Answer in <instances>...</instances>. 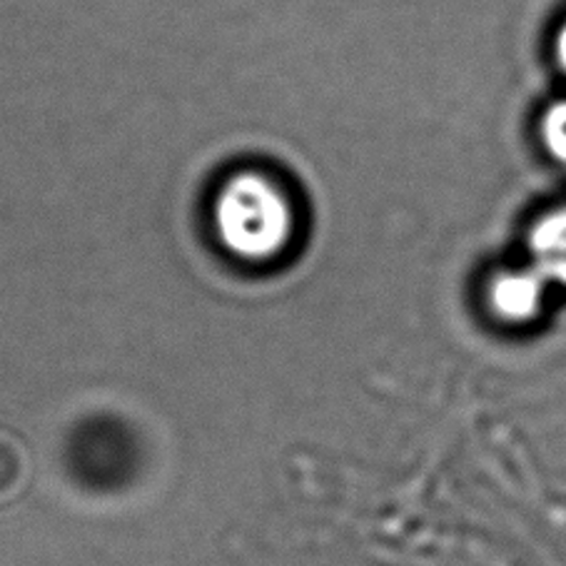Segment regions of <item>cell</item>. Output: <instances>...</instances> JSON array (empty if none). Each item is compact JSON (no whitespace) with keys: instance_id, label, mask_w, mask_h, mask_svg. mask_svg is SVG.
Listing matches in <instances>:
<instances>
[{"instance_id":"obj_1","label":"cell","mask_w":566,"mask_h":566,"mask_svg":"<svg viewBox=\"0 0 566 566\" xmlns=\"http://www.w3.org/2000/svg\"><path fill=\"white\" fill-rule=\"evenodd\" d=\"M290 208L270 182L245 178L222 195L220 224L235 250L265 255L282 248L290 230Z\"/></svg>"},{"instance_id":"obj_2","label":"cell","mask_w":566,"mask_h":566,"mask_svg":"<svg viewBox=\"0 0 566 566\" xmlns=\"http://www.w3.org/2000/svg\"><path fill=\"white\" fill-rule=\"evenodd\" d=\"M546 280L532 265L496 272L486 282V307L504 325H526L542 315Z\"/></svg>"},{"instance_id":"obj_3","label":"cell","mask_w":566,"mask_h":566,"mask_svg":"<svg viewBox=\"0 0 566 566\" xmlns=\"http://www.w3.org/2000/svg\"><path fill=\"white\" fill-rule=\"evenodd\" d=\"M526 258L546 285L566 290V205L542 212L526 232Z\"/></svg>"},{"instance_id":"obj_4","label":"cell","mask_w":566,"mask_h":566,"mask_svg":"<svg viewBox=\"0 0 566 566\" xmlns=\"http://www.w3.org/2000/svg\"><path fill=\"white\" fill-rule=\"evenodd\" d=\"M539 138L544 150L559 165H566V101L546 107L539 123Z\"/></svg>"},{"instance_id":"obj_5","label":"cell","mask_w":566,"mask_h":566,"mask_svg":"<svg viewBox=\"0 0 566 566\" xmlns=\"http://www.w3.org/2000/svg\"><path fill=\"white\" fill-rule=\"evenodd\" d=\"M554 61L559 65V71L566 75V21L559 25L554 38Z\"/></svg>"}]
</instances>
